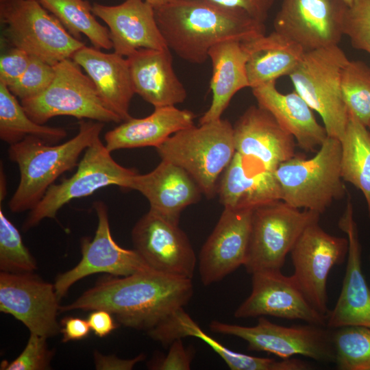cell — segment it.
Segmentation results:
<instances>
[{
  "label": "cell",
  "mask_w": 370,
  "mask_h": 370,
  "mask_svg": "<svg viewBox=\"0 0 370 370\" xmlns=\"http://www.w3.org/2000/svg\"><path fill=\"white\" fill-rule=\"evenodd\" d=\"M349 60L338 45L305 52L288 75L295 90L321 117L328 136L343 138L349 112L343 99L341 79Z\"/></svg>",
  "instance_id": "cell-6"
},
{
  "label": "cell",
  "mask_w": 370,
  "mask_h": 370,
  "mask_svg": "<svg viewBox=\"0 0 370 370\" xmlns=\"http://www.w3.org/2000/svg\"><path fill=\"white\" fill-rule=\"evenodd\" d=\"M208 56L212 67V98L199 124L221 119L234 95L249 87L246 69L249 54L244 42L227 40L217 44L210 49Z\"/></svg>",
  "instance_id": "cell-29"
},
{
  "label": "cell",
  "mask_w": 370,
  "mask_h": 370,
  "mask_svg": "<svg viewBox=\"0 0 370 370\" xmlns=\"http://www.w3.org/2000/svg\"><path fill=\"white\" fill-rule=\"evenodd\" d=\"M194 356L190 347H184L182 338L174 341L166 356L160 357L149 366L157 370H188Z\"/></svg>",
  "instance_id": "cell-41"
},
{
  "label": "cell",
  "mask_w": 370,
  "mask_h": 370,
  "mask_svg": "<svg viewBox=\"0 0 370 370\" xmlns=\"http://www.w3.org/2000/svg\"><path fill=\"white\" fill-rule=\"evenodd\" d=\"M348 247L347 238L327 233L317 222L304 230L290 252L292 278L308 302L325 317L328 278L333 267L344 262Z\"/></svg>",
  "instance_id": "cell-12"
},
{
  "label": "cell",
  "mask_w": 370,
  "mask_h": 370,
  "mask_svg": "<svg viewBox=\"0 0 370 370\" xmlns=\"http://www.w3.org/2000/svg\"><path fill=\"white\" fill-rule=\"evenodd\" d=\"M47 337L30 333L23 352L12 361H2V370H45L50 369L53 352L49 349Z\"/></svg>",
  "instance_id": "cell-39"
},
{
  "label": "cell",
  "mask_w": 370,
  "mask_h": 370,
  "mask_svg": "<svg viewBox=\"0 0 370 370\" xmlns=\"http://www.w3.org/2000/svg\"><path fill=\"white\" fill-rule=\"evenodd\" d=\"M217 194L224 208L255 209L282 200L274 171L236 151L220 177Z\"/></svg>",
  "instance_id": "cell-23"
},
{
  "label": "cell",
  "mask_w": 370,
  "mask_h": 370,
  "mask_svg": "<svg viewBox=\"0 0 370 370\" xmlns=\"http://www.w3.org/2000/svg\"><path fill=\"white\" fill-rule=\"evenodd\" d=\"M236 151L274 171L295 156V138L260 106L249 107L233 125Z\"/></svg>",
  "instance_id": "cell-20"
},
{
  "label": "cell",
  "mask_w": 370,
  "mask_h": 370,
  "mask_svg": "<svg viewBox=\"0 0 370 370\" xmlns=\"http://www.w3.org/2000/svg\"><path fill=\"white\" fill-rule=\"evenodd\" d=\"M214 3L245 11L251 17L264 23L275 0H208Z\"/></svg>",
  "instance_id": "cell-42"
},
{
  "label": "cell",
  "mask_w": 370,
  "mask_h": 370,
  "mask_svg": "<svg viewBox=\"0 0 370 370\" xmlns=\"http://www.w3.org/2000/svg\"><path fill=\"white\" fill-rule=\"evenodd\" d=\"M127 189L141 193L149 203V210L177 224L182 212L197 203L203 194L186 171L163 160L151 172L133 175Z\"/></svg>",
  "instance_id": "cell-22"
},
{
  "label": "cell",
  "mask_w": 370,
  "mask_h": 370,
  "mask_svg": "<svg viewBox=\"0 0 370 370\" xmlns=\"http://www.w3.org/2000/svg\"><path fill=\"white\" fill-rule=\"evenodd\" d=\"M244 43L249 54L246 69L251 88L289 75L305 53L297 44L275 31Z\"/></svg>",
  "instance_id": "cell-30"
},
{
  "label": "cell",
  "mask_w": 370,
  "mask_h": 370,
  "mask_svg": "<svg viewBox=\"0 0 370 370\" xmlns=\"http://www.w3.org/2000/svg\"><path fill=\"white\" fill-rule=\"evenodd\" d=\"M37 264L23 242L15 225L0 208V270L3 272L33 273Z\"/></svg>",
  "instance_id": "cell-36"
},
{
  "label": "cell",
  "mask_w": 370,
  "mask_h": 370,
  "mask_svg": "<svg viewBox=\"0 0 370 370\" xmlns=\"http://www.w3.org/2000/svg\"><path fill=\"white\" fill-rule=\"evenodd\" d=\"M147 3L151 5L154 9L166 5L175 0H145Z\"/></svg>",
  "instance_id": "cell-47"
},
{
  "label": "cell",
  "mask_w": 370,
  "mask_h": 370,
  "mask_svg": "<svg viewBox=\"0 0 370 370\" xmlns=\"http://www.w3.org/2000/svg\"><path fill=\"white\" fill-rule=\"evenodd\" d=\"M92 10L108 26L114 52L126 58L140 49H169L155 9L145 0H125L116 5L93 3Z\"/></svg>",
  "instance_id": "cell-21"
},
{
  "label": "cell",
  "mask_w": 370,
  "mask_h": 370,
  "mask_svg": "<svg viewBox=\"0 0 370 370\" xmlns=\"http://www.w3.org/2000/svg\"><path fill=\"white\" fill-rule=\"evenodd\" d=\"M88 317L90 330L100 337H105L117 327L112 314L103 309L92 310Z\"/></svg>",
  "instance_id": "cell-44"
},
{
  "label": "cell",
  "mask_w": 370,
  "mask_h": 370,
  "mask_svg": "<svg viewBox=\"0 0 370 370\" xmlns=\"http://www.w3.org/2000/svg\"><path fill=\"white\" fill-rule=\"evenodd\" d=\"M40 4L54 15L68 32L77 40L85 35L94 47L110 49L112 43L110 31L99 23L86 0H38Z\"/></svg>",
  "instance_id": "cell-33"
},
{
  "label": "cell",
  "mask_w": 370,
  "mask_h": 370,
  "mask_svg": "<svg viewBox=\"0 0 370 370\" xmlns=\"http://www.w3.org/2000/svg\"><path fill=\"white\" fill-rule=\"evenodd\" d=\"M21 103L28 116L41 125L57 116L103 123L122 121L104 104L90 78L71 58L55 65L54 78L42 92Z\"/></svg>",
  "instance_id": "cell-9"
},
{
  "label": "cell",
  "mask_w": 370,
  "mask_h": 370,
  "mask_svg": "<svg viewBox=\"0 0 370 370\" xmlns=\"http://www.w3.org/2000/svg\"><path fill=\"white\" fill-rule=\"evenodd\" d=\"M210 330L234 336L247 343L249 350L273 354L282 359L299 355L322 362H334L332 332L328 328L310 324L285 327L259 317L254 326L212 321Z\"/></svg>",
  "instance_id": "cell-11"
},
{
  "label": "cell",
  "mask_w": 370,
  "mask_h": 370,
  "mask_svg": "<svg viewBox=\"0 0 370 370\" xmlns=\"http://www.w3.org/2000/svg\"><path fill=\"white\" fill-rule=\"evenodd\" d=\"M251 90L258 105L269 112L304 151H316L327 138L325 127L317 121L313 110L295 90L282 93L275 82H271Z\"/></svg>",
  "instance_id": "cell-27"
},
{
  "label": "cell",
  "mask_w": 370,
  "mask_h": 370,
  "mask_svg": "<svg viewBox=\"0 0 370 370\" xmlns=\"http://www.w3.org/2000/svg\"><path fill=\"white\" fill-rule=\"evenodd\" d=\"M193 294L192 279L150 269L102 278L70 304L60 306V312L103 309L124 326L147 332L184 308Z\"/></svg>",
  "instance_id": "cell-1"
},
{
  "label": "cell",
  "mask_w": 370,
  "mask_h": 370,
  "mask_svg": "<svg viewBox=\"0 0 370 370\" xmlns=\"http://www.w3.org/2000/svg\"><path fill=\"white\" fill-rule=\"evenodd\" d=\"M369 260H370V257H369Z\"/></svg>",
  "instance_id": "cell-50"
},
{
  "label": "cell",
  "mask_w": 370,
  "mask_h": 370,
  "mask_svg": "<svg viewBox=\"0 0 370 370\" xmlns=\"http://www.w3.org/2000/svg\"><path fill=\"white\" fill-rule=\"evenodd\" d=\"M104 123L80 120L77 134L56 145L34 136L10 145L9 158L20 173L18 185L8 204L10 210H32L59 176L77 166L82 153L100 138Z\"/></svg>",
  "instance_id": "cell-3"
},
{
  "label": "cell",
  "mask_w": 370,
  "mask_h": 370,
  "mask_svg": "<svg viewBox=\"0 0 370 370\" xmlns=\"http://www.w3.org/2000/svg\"><path fill=\"white\" fill-rule=\"evenodd\" d=\"M253 209L224 208L199 254V273L204 286L222 280L243 266L248 249Z\"/></svg>",
  "instance_id": "cell-18"
},
{
  "label": "cell",
  "mask_w": 370,
  "mask_h": 370,
  "mask_svg": "<svg viewBox=\"0 0 370 370\" xmlns=\"http://www.w3.org/2000/svg\"><path fill=\"white\" fill-rule=\"evenodd\" d=\"M59 300L54 284L33 273H0V310L22 322L30 333L49 338L60 331Z\"/></svg>",
  "instance_id": "cell-16"
},
{
  "label": "cell",
  "mask_w": 370,
  "mask_h": 370,
  "mask_svg": "<svg viewBox=\"0 0 370 370\" xmlns=\"http://www.w3.org/2000/svg\"><path fill=\"white\" fill-rule=\"evenodd\" d=\"M347 8L343 0H282L274 31L305 52L338 45Z\"/></svg>",
  "instance_id": "cell-14"
},
{
  "label": "cell",
  "mask_w": 370,
  "mask_h": 370,
  "mask_svg": "<svg viewBox=\"0 0 370 370\" xmlns=\"http://www.w3.org/2000/svg\"><path fill=\"white\" fill-rule=\"evenodd\" d=\"M94 358L97 369L130 370L136 363L143 360L145 356L140 354L134 358L123 360L114 356H104L95 352Z\"/></svg>",
  "instance_id": "cell-45"
},
{
  "label": "cell",
  "mask_w": 370,
  "mask_h": 370,
  "mask_svg": "<svg viewBox=\"0 0 370 370\" xmlns=\"http://www.w3.org/2000/svg\"><path fill=\"white\" fill-rule=\"evenodd\" d=\"M6 193V187H5V179L3 172L2 173V169H1V186H0V201L4 199Z\"/></svg>",
  "instance_id": "cell-46"
},
{
  "label": "cell",
  "mask_w": 370,
  "mask_h": 370,
  "mask_svg": "<svg viewBox=\"0 0 370 370\" xmlns=\"http://www.w3.org/2000/svg\"><path fill=\"white\" fill-rule=\"evenodd\" d=\"M343 1L345 2V3H346L348 6H349V5H351V4L352 3V2H353L354 0H343Z\"/></svg>",
  "instance_id": "cell-48"
},
{
  "label": "cell",
  "mask_w": 370,
  "mask_h": 370,
  "mask_svg": "<svg viewBox=\"0 0 370 370\" xmlns=\"http://www.w3.org/2000/svg\"><path fill=\"white\" fill-rule=\"evenodd\" d=\"M62 342L79 341L89 334L90 328L87 320L75 317H66L60 322Z\"/></svg>",
  "instance_id": "cell-43"
},
{
  "label": "cell",
  "mask_w": 370,
  "mask_h": 370,
  "mask_svg": "<svg viewBox=\"0 0 370 370\" xmlns=\"http://www.w3.org/2000/svg\"><path fill=\"white\" fill-rule=\"evenodd\" d=\"M162 160L186 171L208 199L217 195L219 180L236 153L233 125L222 118L195 125L171 136L156 147Z\"/></svg>",
  "instance_id": "cell-4"
},
{
  "label": "cell",
  "mask_w": 370,
  "mask_h": 370,
  "mask_svg": "<svg viewBox=\"0 0 370 370\" xmlns=\"http://www.w3.org/2000/svg\"><path fill=\"white\" fill-rule=\"evenodd\" d=\"M334 362L339 370H370V328L344 326L332 332Z\"/></svg>",
  "instance_id": "cell-34"
},
{
  "label": "cell",
  "mask_w": 370,
  "mask_h": 370,
  "mask_svg": "<svg viewBox=\"0 0 370 370\" xmlns=\"http://www.w3.org/2000/svg\"><path fill=\"white\" fill-rule=\"evenodd\" d=\"M367 128L370 130V121H369V125H368Z\"/></svg>",
  "instance_id": "cell-49"
},
{
  "label": "cell",
  "mask_w": 370,
  "mask_h": 370,
  "mask_svg": "<svg viewBox=\"0 0 370 370\" xmlns=\"http://www.w3.org/2000/svg\"><path fill=\"white\" fill-rule=\"evenodd\" d=\"M341 174L363 194L370 217V132L349 113L341 138Z\"/></svg>",
  "instance_id": "cell-31"
},
{
  "label": "cell",
  "mask_w": 370,
  "mask_h": 370,
  "mask_svg": "<svg viewBox=\"0 0 370 370\" xmlns=\"http://www.w3.org/2000/svg\"><path fill=\"white\" fill-rule=\"evenodd\" d=\"M341 159V141L328 136L312 158L295 156L280 164L275 174L282 201L295 208L324 212L345 195Z\"/></svg>",
  "instance_id": "cell-5"
},
{
  "label": "cell",
  "mask_w": 370,
  "mask_h": 370,
  "mask_svg": "<svg viewBox=\"0 0 370 370\" xmlns=\"http://www.w3.org/2000/svg\"><path fill=\"white\" fill-rule=\"evenodd\" d=\"M343 35L349 38L354 48L370 54V0H354L348 6Z\"/></svg>",
  "instance_id": "cell-38"
},
{
  "label": "cell",
  "mask_w": 370,
  "mask_h": 370,
  "mask_svg": "<svg viewBox=\"0 0 370 370\" xmlns=\"http://www.w3.org/2000/svg\"><path fill=\"white\" fill-rule=\"evenodd\" d=\"M155 16L167 47L193 64L204 63L217 44L265 34L264 23L245 11L208 0H175L155 9Z\"/></svg>",
  "instance_id": "cell-2"
},
{
  "label": "cell",
  "mask_w": 370,
  "mask_h": 370,
  "mask_svg": "<svg viewBox=\"0 0 370 370\" xmlns=\"http://www.w3.org/2000/svg\"><path fill=\"white\" fill-rule=\"evenodd\" d=\"M93 208L98 219L95 236L92 239L84 237L81 240L80 261L57 276L54 286L60 299L75 282L92 274L104 273L123 277L151 269L134 249H124L114 241L106 204L95 201Z\"/></svg>",
  "instance_id": "cell-13"
},
{
  "label": "cell",
  "mask_w": 370,
  "mask_h": 370,
  "mask_svg": "<svg viewBox=\"0 0 370 370\" xmlns=\"http://www.w3.org/2000/svg\"><path fill=\"white\" fill-rule=\"evenodd\" d=\"M195 114L175 106L155 108L144 118H131L106 133L108 151L145 147H158L175 133L194 125Z\"/></svg>",
  "instance_id": "cell-28"
},
{
  "label": "cell",
  "mask_w": 370,
  "mask_h": 370,
  "mask_svg": "<svg viewBox=\"0 0 370 370\" xmlns=\"http://www.w3.org/2000/svg\"><path fill=\"white\" fill-rule=\"evenodd\" d=\"M55 76V65L32 56L23 75L8 87L21 101L34 97L42 92L52 82Z\"/></svg>",
  "instance_id": "cell-37"
},
{
  "label": "cell",
  "mask_w": 370,
  "mask_h": 370,
  "mask_svg": "<svg viewBox=\"0 0 370 370\" xmlns=\"http://www.w3.org/2000/svg\"><path fill=\"white\" fill-rule=\"evenodd\" d=\"M169 49H140L126 57L136 94L154 108L175 106L187 97Z\"/></svg>",
  "instance_id": "cell-25"
},
{
  "label": "cell",
  "mask_w": 370,
  "mask_h": 370,
  "mask_svg": "<svg viewBox=\"0 0 370 370\" xmlns=\"http://www.w3.org/2000/svg\"><path fill=\"white\" fill-rule=\"evenodd\" d=\"M234 315L237 319L268 315L326 325V317L308 302L292 276L284 275L281 271L251 274V293Z\"/></svg>",
  "instance_id": "cell-17"
},
{
  "label": "cell",
  "mask_w": 370,
  "mask_h": 370,
  "mask_svg": "<svg viewBox=\"0 0 370 370\" xmlns=\"http://www.w3.org/2000/svg\"><path fill=\"white\" fill-rule=\"evenodd\" d=\"M75 173L59 184H53L32 210L23 225L28 230L45 219H55L59 210L75 199L92 195L100 188L117 186L127 189L131 177L137 173L116 162L100 138L85 151Z\"/></svg>",
  "instance_id": "cell-10"
},
{
  "label": "cell",
  "mask_w": 370,
  "mask_h": 370,
  "mask_svg": "<svg viewBox=\"0 0 370 370\" xmlns=\"http://www.w3.org/2000/svg\"><path fill=\"white\" fill-rule=\"evenodd\" d=\"M31 56L26 51L13 47L0 58V83L9 87L25 71Z\"/></svg>",
  "instance_id": "cell-40"
},
{
  "label": "cell",
  "mask_w": 370,
  "mask_h": 370,
  "mask_svg": "<svg viewBox=\"0 0 370 370\" xmlns=\"http://www.w3.org/2000/svg\"><path fill=\"white\" fill-rule=\"evenodd\" d=\"M67 135L62 127L37 123L26 113L16 97L8 86L0 83V138L10 145L27 136L36 137L48 144H54Z\"/></svg>",
  "instance_id": "cell-32"
},
{
  "label": "cell",
  "mask_w": 370,
  "mask_h": 370,
  "mask_svg": "<svg viewBox=\"0 0 370 370\" xmlns=\"http://www.w3.org/2000/svg\"><path fill=\"white\" fill-rule=\"evenodd\" d=\"M320 214L301 211L282 200L253 210L249 243L243 264L250 275L263 271H281L295 243Z\"/></svg>",
  "instance_id": "cell-8"
},
{
  "label": "cell",
  "mask_w": 370,
  "mask_h": 370,
  "mask_svg": "<svg viewBox=\"0 0 370 370\" xmlns=\"http://www.w3.org/2000/svg\"><path fill=\"white\" fill-rule=\"evenodd\" d=\"M338 225L347 236L349 247L342 288L335 306L326 316V326L329 329L349 325L370 328V287L362 273L361 245L349 199Z\"/></svg>",
  "instance_id": "cell-19"
},
{
  "label": "cell",
  "mask_w": 370,
  "mask_h": 370,
  "mask_svg": "<svg viewBox=\"0 0 370 370\" xmlns=\"http://www.w3.org/2000/svg\"><path fill=\"white\" fill-rule=\"evenodd\" d=\"M134 249L153 270L192 279L197 258L179 224L149 210L132 230Z\"/></svg>",
  "instance_id": "cell-15"
},
{
  "label": "cell",
  "mask_w": 370,
  "mask_h": 370,
  "mask_svg": "<svg viewBox=\"0 0 370 370\" xmlns=\"http://www.w3.org/2000/svg\"><path fill=\"white\" fill-rule=\"evenodd\" d=\"M5 37L14 47L56 65L85 46L38 0H0Z\"/></svg>",
  "instance_id": "cell-7"
},
{
  "label": "cell",
  "mask_w": 370,
  "mask_h": 370,
  "mask_svg": "<svg viewBox=\"0 0 370 370\" xmlns=\"http://www.w3.org/2000/svg\"><path fill=\"white\" fill-rule=\"evenodd\" d=\"M71 59L84 69L111 111L122 121L132 118L130 106L135 91L127 58L84 46Z\"/></svg>",
  "instance_id": "cell-24"
},
{
  "label": "cell",
  "mask_w": 370,
  "mask_h": 370,
  "mask_svg": "<svg viewBox=\"0 0 370 370\" xmlns=\"http://www.w3.org/2000/svg\"><path fill=\"white\" fill-rule=\"evenodd\" d=\"M341 86L349 112L368 127L370 121V67L360 60H349L342 71Z\"/></svg>",
  "instance_id": "cell-35"
},
{
  "label": "cell",
  "mask_w": 370,
  "mask_h": 370,
  "mask_svg": "<svg viewBox=\"0 0 370 370\" xmlns=\"http://www.w3.org/2000/svg\"><path fill=\"white\" fill-rule=\"evenodd\" d=\"M147 333L152 339L163 345L171 344L174 341L184 337L197 338L210 347L232 370H303L306 367L304 360L297 358L276 360L233 351L204 332L184 311V308L174 311Z\"/></svg>",
  "instance_id": "cell-26"
}]
</instances>
